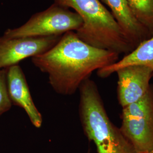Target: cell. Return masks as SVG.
I'll list each match as a JSON object with an SVG mask.
<instances>
[{"label": "cell", "instance_id": "cell-1", "mask_svg": "<svg viewBox=\"0 0 153 153\" xmlns=\"http://www.w3.org/2000/svg\"><path fill=\"white\" fill-rule=\"evenodd\" d=\"M119 55L83 42L74 31L64 33L55 46L32 57V62L46 74L55 92L71 95L95 71L114 64Z\"/></svg>", "mask_w": 153, "mask_h": 153}, {"label": "cell", "instance_id": "cell-2", "mask_svg": "<svg viewBox=\"0 0 153 153\" xmlns=\"http://www.w3.org/2000/svg\"><path fill=\"white\" fill-rule=\"evenodd\" d=\"M79 116L84 134L97 153H137L131 143L110 120L98 88L88 78L79 88Z\"/></svg>", "mask_w": 153, "mask_h": 153}, {"label": "cell", "instance_id": "cell-3", "mask_svg": "<svg viewBox=\"0 0 153 153\" xmlns=\"http://www.w3.org/2000/svg\"><path fill=\"white\" fill-rule=\"evenodd\" d=\"M54 2L73 9L81 17L82 26L75 33L83 42L119 55H127L134 49L111 11L99 0H54Z\"/></svg>", "mask_w": 153, "mask_h": 153}, {"label": "cell", "instance_id": "cell-4", "mask_svg": "<svg viewBox=\"0 0 153 153\" xmlns=\"http://www.w3.org/2000/svg\"><path fill=\"white\" fill-rule=\"evenodd\" d=\"M82 19L69 8L53 2L44 11L37 13L18 27L8 29L4 36L7 38L46 37L61 36L81 27Z\"/></svg>", "mask_w": 153, "mask_h": 153}, {"label": "cell", "instance_id": "cell-5", "mask_svg": "<svg viewBox=\"0 0 153 153\" xmlns=\"http://www.w3.org/2000/svg\"><path fill=\"white\" fill-rule=\"evenodd\" d=\"M121 131L137 153H149L153 149V85L145 95L122 108Z\"/></svg>", "mask_w": 153, "mask_h": 153}, {"label": "cell", "instance_id": "cell-6", "mask_svg": "<svg viewBox=\"0 0 153 153\" xmlns=\"http://www.w3.org/2000/svg\"><path fill=\"white\" fill-rule=\"evenodd\" d=\"M62 36L11 38L3 35L0 38V70L43 54L53 48Z\"/></svg>", "mask_w": 153, "mask_h": 153}, {"label": "cell", "instance_id": "cell-7", "mask_svg": "<svg viewBox=\"0 0 153 153\" xmlns=\"http://www.w3.org/2000/svg\"><path fill=\"white\" fill-rule=\"evenodd\" d=\"M116 73L118 76L117 99L122 108L142 98L148 92L153 78L152 69L144 66H126Z\"/></svg>", "mask_w": 153, "mask_h": 153}, {"label": "cell", "instance_id": "cell-8", "mask_svg": "<svg viewBox=\"0 0 153 153\" xmlns=\"http://www.w3.org/2000/svg\"><path fill=\"white\" fill-rule=\"evenodd\" d=\"M6 84L12 104L24 109L33 126L40 128L43 123L42 115L33 101L26 76L19 65L7 68Z\"/></svg>", "mask_w": 153, "mask_h": 153}, {"label": "cell", "instance_id": "cell-9", "mask_svg": "<svg viewBox=\"0 0 153 153\" xmlns=\"http://www.w3.org/2000/svg\"><path fill=\"white\" fill-rule=\"evenodd\" d=\"M126 38L135 48L150 38L148 33L133 16L126 0H103Z\"/></svg>", "mask_w": 153, "mask_h": 153}, {"label": "cell", "instance_id": "cell-10", "mask_svg": "<svg viewBox=\"0 0 153 153\" xmlns=\"http://www.w3.org/2000/svg\"><path fill=\"white\" fill-rule=\"evenodd\" d=\"M133 65L148 67L153 71V36L142 42L114 64L97 71V74L100 78H105L123 68Z\"/></svg>", "mask_w": 153, "mask_h": 153}, {"label": "cell", "instance_id": "cell-11", "mask_svg": "<svg viewBox=\"0 0 153 153\" xmlns=\"http://www.w3.org/2000/svg\"><path fill=\"white\" fill-rule=\"evenodd\" d=\"M131 13L146 31L153 36V0H126Z\"/></svg>", "mask_w": 153, "mask_h": 153}, {"label": "cell", "instance_id": "cell-12", "mask_svg": "<svg viewBox=\"0 0 153 153\" xmlns=\"http://www.w3.org/2000/svg\"><path fill=\"white\" fill-rule=\"evenodd\" d=\"M6 70H0V115L8 111L12 106L7 88Z\"/></svg>", "mask_w": 153, "mask_h": 153}, {"label": "cell", "instance_id": "cell-13", "mask_svg": "<svg viewBox=\"0 0 153 153\" xmlns=\"http://www.w3.org/2000/svg\"><path fill=\"white\" fill-rule=\"evenodd\" d=\"M149 153H153V149H152V150H151V151H150V152H149Z\"/></svg>", "mask_w": 153, "mask_h": 153}, {"label": "cell", "instance_id": "cell-14", "mask_svg": "<svg viewBox=\"0 0 153 153\" xmlns=\"http://www.w3.org/2000/svg\"><path fill=\"white\" fill-rule=\"evenodd\" d=\"M88 153H90V150H88Z\"/></svg>", "mask_w": 153, "mask_h": 153}]
</instances>
